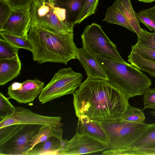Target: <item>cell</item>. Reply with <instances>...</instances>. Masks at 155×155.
Masks as SVG:
<instances>
[{"instance_id": "cell-1", "label": "cell", "mask_w": 155, "mask_h": 155, "mask_svg": "<svg viewBox=\"0 0 155 155\" xmlns=\"http://www.w3.org/2000/svg\"><path fill=\"white\" fill-rule=\"evenodd\" d=\"M76 116L101 122L123 119L129 98L108 81L87 78L73 94Z\"/></svg>"}, {"instance_id": "cell-2", "label": "cell", "mask_w": 155, "mask_h": 155, "mask_svg": "<svg viewBox=\"0 0 155 155\" xmlns=\"http://www.w3.org/2000/svg\"><path fill=\"white\" fill-rule=\"evenodd\" d=\"M28 37L31 42L35 61L67 65L71 60L78 59V49L74 41L73 32L58 34L38 26L31 27Z\"/></svg>"}, {"instance_id": "cell-3", "label": "cell", "mask_w": 155, "mask_h": 155, "mask_svg": "<svg viewBox=\"0 0 155 155\" xmlns=\"http://www.w3.org/2000/svg\"><path fill=\"white\" fill-rule=\"evenodd\" d=\"M95 56L105 72L108 81L129 98L143 95L151 86V80L133 65L102 55Z\"/></svg>"}, {"instance_id": "cell-4", "label": "cell", "mask_w": 155, "mask_h": 155, "mask_svg": "<svg viewBox=\"0 0 155 155\" xmlns=\"http://www.w3.org/2000/svg\"><path fill=\"white\" fill-rule=\"evenodd\" d=\"M41 126L18 124L0 128V155H27Z\"/></svg>"}, {"instance_id": "cell-5", "label": "cell", "mask_w": 155, "mask_h": 155, "mask_svg": "<svg viewBox=\"0 0 155 155\" xmlns=\"http://www.w3.org/2000/svg\"><path fill=\"white\" fill-rule=\"evenodd\" d=\"M106 134L109 149L122 150L129 149L133 142L150 124L135 123L123 119L101 122Z\"/></svg>"}, {"instance_id": "cell-6", "label": "cell", "mask_w": 155, "mask_h": 155, "mask_svg": "<svg viewBox=\"0 0 155 155\" xmlns=\"http://www.w3.org/2000/svg\"><path fill=\"white\" fill-rule=\"evenodd\" d=\"M29 10L31 27L38 26L58 34L73 32L66 24L64 11L48 1L35 0Z\"/></svg>"}, {"instance_id": "cell-7", "label": "cell", "mask_w": 155, "mask_h": 155, "mask_svg": "<svg viewBox=\"0 0 155 155\" xmlns=\"http://www.w3.org/2000/svg\"><path fill=\"white\" fill-rule=\"evenodd\" d=\"M82 78L81 73L70 67L60 69L42 90L38 97L39 101L44 104L62 96L73 94Z\"/></svg>"}, {"instance_id": "cell-8", "label": "cell", "mask_w": 155, "mask_h": 155, "mask_svg": "<svg viewBox=\"0 0 155 155\" xmlns=\"http://www.w3.org/2000/svg\"><path fill=\"white\" fill-rule=\"evenodd\" d=\"M82 45L94 56L103 55L111 59L125 62L116 45L104 32L101 27L96 23L87 26L81 36Z\"/></svg>"}, {"instance_id": "cell-9", "label": "cell", "mask_w": 155, "mask_h": 155, "mask_svg": "<svg viewBox=\"0 0 155 155\" xmlns=\"http://www.w3.org/2000/svg\"><path fill=\"white\" fill-rule=\"evenodd\" d=\"M61 117L48 116L34 113L22 107H15L12 114L0 120V128L15 124L48 125L61 127Z\"/></svg>"}, {"instance_id": "cell-10", "label": "cell", "mask_w": 155, "mask_h": 155, "mask_svg": "<svg viewBox=\"0 0 155 155\" xmlns=\"http://www.w3.org/2000/svg\"><path fill=\"white\" fill-rule=\"evenodd\" d=\"M109 149L106 143L86 134L76 133L70 140L66 141L63 148L57 155H72L94 153Z\"/></svg>"}, {"instance_id": "cell-11", "label": "cell", "mask_w": 155, "mask_h": 155, "mask_svg": "<svg viewBox=\"0 0 155 155\" xmlns=\"http://www.w3.org/2000/svg\"><path fill=\"white\" fill-rule=\"evenodd\" d=\"M44 87V83L38 79L28 80L23 83L15 82L8 87V98L19 103L33 102L40 94Z\"/></svg>"}, {"instance_id": "cell-12", "label": "cell", "mask_w": 155, "mask_h": 155, "mask_svg": "<svg viewBox=\"0 0 155 155\" xmlns=\"http://www.w3.org/2000/svg\"><path fill=\"white\" fill-rule=\"evenodd\" d=\"M31 23L29 9H13L7 21L0 28V31H5L22 37H27Z\"/></svg>"}, {"instance_id": "cell-13", "label": "cell", "mask_w": 155, "mask_h": 155, "mask_svg": "<svg viewBox=\"0 0 155 155\" xmlns=\"http://www.w3.org/2000/svg\"><path fill=\"white\" fill-rule=\"evenodd\" d=\"M79 48L78 59L84 68L87 78L108 80V77L95 56L91 53L86 47Z\"/></svg>"}, {"instance_id": "cell-14", "label": "cell", "mask_w": 155, "mask_h": 155, "mask_svg": "<svg viewBox=\"0 0 155 155\" xmlns=\"http://www.w3.org/2000/svg\"><path fill=\"white\" fill-rule=\"evenodd\" d=\"M78 117L76 133L86 134L103 142L107 143V136L101 122L91 119L85 115H80Z\"/></svg>"}, {"instance_id": "cell-15", "label": "cell", "mask_w": 155, "mask_h": 155, "mask_svg": "<svg viewBox=\"0 0 155 155\" xmlns=\"http://www.w3.org/2000/svg\"><path fill=\"white\" fill-rule=\"evenodd\" d=\"M85 0H55L53 4L62 9L65 15L66 24L74 31L78 17Z\"/></svg>"}, {"instance_id": "cell-16", "label": "cell", "mask_w": 155, "mask_h": 155, "mask_svg": "<svg viewBox=\"0 0 155 155\" xmlns=\"http://www.w3.org/2000/svg\"><path fill=\"white\" fill-rule=\"evenodd\" d=\"M21 63L18 55L0 60V85H3L20 74Z\"/></svg>"}, {"instance_id": "cell-17", "label": "cell", "mask_w": 155, "mask_h": 155, "mask_svg": "<svg viewBox=\"0 0 155 155\" xmlns=\"http://www.w3.org/2000/svg\"><path fill=\"white\" fill-rule=\"evenodd\" d=\"M66 140L53 136L46 141L36 144L27 155H56L64 147Z\"/></svg>"}, {"instance_id": "cell-18", "label": "cell", "mask_w": 155, "mask_h": 155, "mask_svg": "<svg viewBox=\"0 0 155 155\" xmlns=\"http://www.w3.org/2000/svg\"><path fill=\"white\" fill-rule=\"evenodd\" d=\"M155 146V123L149 126L127 149L114 150V155H125L127 152L135 150Z\"/></svg>"}, {"instance_id": "cell-19", "label": "cell", "mask_w": 155, "mask_h": 155, "mask_svg": "<svg viewBox=\"0 0 155 155\" xmlns=\"http://www.w3.org/2000/svg\"><path fill=\"white\" fill-rule=\"evenodd\" d=\"M114 2L130 24L134 32L139 34L141 28L136 16L137 13L132 6L131 0H116Z\"/></svg>"}, {"instance_id": "cell-20", "label": "cell", "mask_w": 155, "mask_h": 155, "mask_svg": "<svg viewBox=\"0 0 155 155\" xmlns=\"http://www.w3.org/2000/svg\"><path fill=\"white\" fill-rule=\"evenodd\" d=\"M61 127L48 125H41L38 132L31 141V149L37 144L45 141L53 136L63 139V130Z\"/></svg>"}, {"instance_id": "cell-21", "label": "cell", "mask_w": 155, "mask_h": 155, "mask_svg": "<svg viewBox=\"0 0 155 155\" xmlns=\"http://www.w3.org/2000/svg\"><path fill=\"white\" fill-rule=\"evenodd\" d=\"M128 58V61L140 70L145 71L155 77V62L132 51L130 52Z\"/></svg>"}, {"instance_id": "cell-22", "label": "cell", "mask_w": 155, "mask_h": 155, "mask_svg": "<svg viewBox=\"0 0 155 155\" xmlns=\"http://www.w3.org/2000/svg\"><path fill=\"white\" fill-rule=\"evenodd\" d=\"M103 21L107 23L122 26L134 32L130 24L122 13L117 8L114 2L108 8Z\"/></svg>"}, {"instance_id": "cell-23", "label": "cell", "mask_w": 155, "mask_h": 155, "mask_svg": "<svg viewBox=\"0 0 155 155\" xmlns=\"http://www.w3.org/2000/svg\"><path fill=\"white\" fill-rule=\"evenodd\" d=\"M0 35L2 38L18 48L25 49L31 52L33 51L32 44L28 37H19L4 31H0Z\"/></svg>"}, {"instance_id": "cell-24", "label": "cell", "mask_w": 155, "mask_h": 155, "mask_svg": "<svg viewBox=\"0 0 155 155\" xmlns=\"http://www.w3.org/2000/svg\"><path fill=\"white\" fill-rule=\"evenodd\" d=\"M136 16L139 22L155 32V6L137 13Z\"/></svg>"}, {"instance_id": "cell-25", "label": "cell", "mask_w": 155, "mask_h": 155, "mask_svg": "<svg viewBox=\"0 0 155 155\" xmlns=\"http://www.w3.org/2000/svg\"><path fill=\"white\" fill-rule=\"evenodd\" d=\"M143 110L139 108L132 107L129 104L123 119L133 123H143L146 117Z\"/></svg>"}, {"instance_id": "cell-26", "label": "cell", "mask_w": 155, "mask_h": 155, "mask_svg": "<svg viewBox=\"0 0 155 155\" xmlns=\"http://www.w3.org/2000/svg\"><path fill=\"white\" fill-rule=\"evenodd\" d=\"M99 0H85L78 17L76 24H79L95 13Z\"/></svg>"}, {"instance_id": "cell-27", "label": "cell", "mask_w": 155, "mask_h": 155, "mask_svg": "<svg viewBox=\"0 0 155 155\" xmlns=\"http://www.w3.org/2000/svg\"><path fill=\"white\" fill-rule=\"evenodd\" d=\"M19 49L0 37V60L11 58L18 55Z\"/></svg>"}, {"instance_id": "cell-28", "label": "cell", "mask_w": 155, "mask_h": 155, "mask_svg": "<svg viewBox=\"0 0 155 155\" xmlns=\"http://www.w3.org/2000/svg\"><path fill=\"white\" fill-rule=\"evenodd\" d=\"M137 37V43L147 48L155 49V32H150L141 28Z\"/></svg>"}, {"instance_id": "cell-29", "label": "cell", "mask_w": 155, "mask_h": 155, "mask_svg": "<svg viewBox=\"0 0 155 155\" xmlns=\"http://www.w3.org/2000/svg\"><path fill=\"white\" fill-rule=\"evenodd\" d=\"M131 51L139 54L143 57L155 62V49L144 46L137 43L131 46Z\"/></svg>"}, {"instance_id": "cell-30", "label": "cell", "mask_w": 155, "mask_h": 155, "mask_svg": "<svg viewBox=\"0 0 155 155\" xmlns=\"http://www.w3.org/2000/svg\"><path fill=\"white\" fill-rule=\"evenodd\" d=\"M8 99L0 92V120L11 115L15 107Z\"/></svg>"}, {"instance_id": "cell-31", "label": "cell", "mask_w": 155, "mask_h": 155, "mask_svg": "<svg viewBox=\"0 0 155 155\" xmlns=\"http://www.w3.org/2000/svg\"><path fill=\"white\" fill-rule=\"evenodd\" d=\"M13 9L4 0H0V28L7 21Z\"/></svg>"}, {"instance_id": "cell-32", "label": "cell", "mask_w": 155, "mask_h": 155, "mask_svg": "<svg viewBox=\"0 0 155 155\" xmlns=\"http://www.w3.org/2000/svg\"><path fill=\"white\" fill-rule=\"evenodd\" d=\"M143 108L155 110V88L148 89L143 94Z\"/></svg>"}, {"instance_id": "cell-33", "label": "cell", "mask_w": 155, "mask_h": 155, "mask_svg": "<svg viewBox=\"0 0 155 155\" xmlns=\"http://www.w3.org/2000/svg\"><path fill=\"white\" fill-rule=\"evenodd\" d=\"M7 2L13 9H29L35 0H4Z\"/></svg>"}, {"instance_id": "cell-34", "label": "cell", "mask_w": 155, "mask_h": 155, "mask_svg": "<svg viewBox=\"0 0 155 155\" xmlns=\"http://www.w3.org/2000/svg\"><path fill=\"white\" fill-rule=\"evenodd\" d=\"M126 155H155V146L146 147L126 153Z\"/></svg>"}, {"instance_id": "cell-35", "label": "cell", "mask_w": 155, "mask_h": 155, "mask_svg": "<svg viewBox=\"0 0 155 155\" xmlns=\"http://www.w3.org/2000/svg\"><path fill=\"white\" fill-rule=\"evenodd\" d=\"M138 1L146 3H152L155 0H137Z\"/></svg>"}, {"instance_id": "cell-36", "label": "cell", "mask_w": 155, "mask_h": 155, "mask_svg": "<svg viewBox=\"0 0 155 155\" xmlns=\"http://www.w3.org/2000/svg\"><path fill=\"white\" fill-rule=\"evenodd\" d=\"M150 114L152 115L153 116L155 117V111H152L150 112Z\"/></svg>"}, {"instance_id": "cell-37", "label": "cell", "mask_w": 155, "mask_h": 155, "mask_svg": "<svg viewBox=\"0 0 155 155\" xmlns=\"http://www.w3.org/2000/svg\"><path fill=\"white\" fill-rule=\"evenodd\" d=\"M55 0H47V1L48 2L50 3L53 4Z\"/></svg>"}, {"instance_id": "cell-38", "label": "cell", "mask_w": 155, "mask_h": 155, "mask_svg": "<svg viewBox=\"0 0 155 155\" xmlns=\"http://www.w3.org/2000/svg\"><path fill=\"white\" fill-rule=\"evenodd\" d=\"M42 2H45L47 0H40Z\"/></svg>"}]
</instances>
